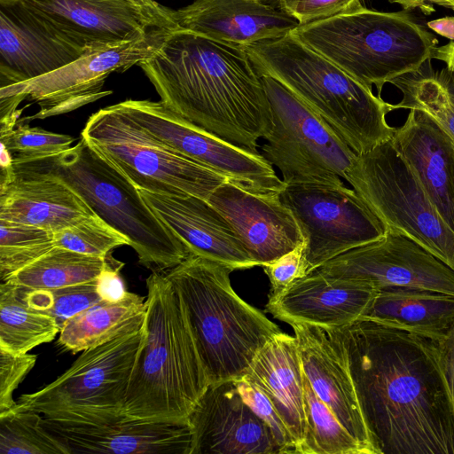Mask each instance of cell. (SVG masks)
<instances>
[{"mask_svg": "<svg viewBox=\"0 0 454 454\" xmlns=\"http://www.w3.org/2000/svg\"><path fill=\"white\" fill-rule=\"evenodd\" d=\"M333 329L379 454H454L435 340L364 317Z\"/></svg>", "mask_w": 454, "mask_h": 454, "instance_id": "obj_1", "label": "cell"}, {"mask_svg": "<svg viewBox=\"0 0 454 454\" xmlns=\"http://www.w3.org/2000/svg\"><path fill=\"white\" fill-rule=\"evenodd\" d=\"M138 66L168 108L231 143L257 151L270 130L262 77L243 47L178 27Z\"/></svg>", "mask_w": 454, "mask_h": 454, "instance_id": "obj_2", "label": "cell"}, {"mask_svg": "<svg viewBox=\"0 0 454 454\" xmlns=\"http://www.w3.org/2000/svg\"><path fill=\"white\" fill-rule=\"evenodd\" d=\"M145 338L132 371L124 416L184 420L209 385L182 300L164 271L146 278Z\"/></svg>", "mask_w": 454, "mask_h": 454, "instance_id": "obj_3", "label": "cell"}, {"mask_svg": "<svg viewBox=\"0 0 454 454\" xmlns=\"http://www.w3.org/2000/svg\"><path fill=\"white\" fill-rule=\"evenodd\" d=\"M260 75L281 82L317 112L357 155L391 139L393 104L375 96L291 33L244 47Z\"/></svg>", "mask_w": 454, "mask_h": 454, "instance_id": "obj_4", "label": "cell"}, {"mask_svg": "<svg viewBox=\"0 0 454 454\" xmlns=\"http://www.w3.org/2000/svg\"><path fill=\"white\" fill-rule=\"evenodd\" d=\"M223 263L189 254L165 274L184 304L209 384L247 373L280 329L233 290Z\"/></svg>", "mask_w": 454, "mask_h": 454, "instance_id": "obj_5", "label": "cell"}, {"mask_svg": "<svg viewBox=\"0 0 454 454\" xmlns=\"http://www.w3.org/2000/svg\"><path fill=\"white\" fill-rule=\"evenodd\" d=\"M291 34L378 95L387 82L433 59L437 39L405 11L363 5L299 25Z\"/></svg>", "mask_w": 454, "mask_h": 454, "instance_id": "obj_6", "label": "cell"}, {"mask_svg": "<svg viewBox=\"0 0 454 454\" xmlns=\"http://www.w3.org/2000/svg\"><path fill=\"white\" fill-rule=\"evenodd\" d=\"M14 168L57 178L104 222L122 234L143 266L165 271L190 254L142 198L138 189L82 137L68 150L14 164Z\"/></svg>", "mask_w": 454, "mask_h": 454, "instance_id": "obj_7", "label": "cell"}, {"mask_svg": "<svg viewBox=\"0 0 454 454\" xmlns=\"http://www.w3.org/2000/svg\"><path fill=\"white\" fill-rule=\"evenodd\" d=\"M144 338L142 325L83 350L63 374L37 391L20 395L13 408L91 426L127 419L126 395Z\"/></svg>", "mask_w": 454, "mask_h": 454, "instance_id": "obj_8", "label": "cell"}, {"mask_svg": "<svg viewBox=\"0 0 454 454\" xmlns=\"http://www.w3.org/2000/svg\"><path fill=\"white\" fill-rule=\"evenodd\" d=\"M345 180L385 225L454 270V231L392 139L357 154Z\"/></svg>", "mask_w": 454, "mask_h": 454, "instance_id": "obj_9", "label": "cell"}, {"mask_svg": "<svg viewBox=\"0 0 454 454\" xmlns=\"http://www.w3.org/2000/svg\"><path fill=\"white\" fill-rule=\"evenodd\" d=\"M81 137L137 189L207 200L230 180L157 140L117 104L91 114Z\"/></svg>", "mask_w": 454, "mask_h": 454, "instance_id": "obj_10", "label": "cell"}, {"mask_svg": "<svg viewBox=\"0 0 454 454\" xmlns=\"http://www.w3.org/2000/svg\"><path fill=\"white\" fill-rule=\"evenodd\" d=\"M269 100L271 127L261 153L285 184L341 185L356 154L312 108L281 82L261 75Z\"/></svg>", "mask_w": 454, "mask_h": 454, "instance_id": "obj_11", "label": "cell"}, {"mask_svg": "<svg viewBox=\"0 0 454 454\" xmlns=\"http://www.w3.org/2000/svg\"><path fill=\"white\" fill-rule=\"evenodd\" d=\"M173 30L155 31L132 41L86 47L77 59L59 69L1 87L0 98L18 96L39 106L38 113L21 121L69 113L111 94V90H102L106 78L114 72L126 71L153 57Z\"/></svg>", "mask_w": 454, "mask_h": 454, "instance_id": "obj_12", "label": "cell"}, {"mask_svg": "<svg viewBox=\"0 0 454 454\" xmlns=\"http://www.w3.org/2000/svg\"><path fill=\"white\" fill-rule=\"evenodd\" d=\"M279 197L293 212L304 237L309 274L387 231L356 192L344 184H286Z\"/></svg>", "mask_w": 454, "mask_h": 454, "instance_id": "obj_13", "label": "cell"}, {"mask_svg": "<svg viewBox=\"0 0 454 454\" xmlns=\"http://www.w3.org/2000/svg\"><path fill=\"white\" fill-rule=\"evenodd\" d=\"M117 106L170 149L233 182L260 192H280L286 185L261 153L207 131L160 100L127 99Z\"/></svg>", "mask_w": 454, "mask_h": 454, "instance_id": "obj_14", "label": "cell"}, {"mask_svg": "<svg viewBox=\"0 0 454 454\" xmlns=\"http://www.w3.org/2000/svg\"><path fill=\"white\" fill-rule=\"evenodd\" d=\"M25 9L83 48L139 39L178 28L173 10L155 0H18Z\"/></svg>", "mask_w": 454, "mask_h": 454, "instance_id": "obj_15", "label": "cell"}, {"mask_svg": "<svg viewBox=\"0 0 454 454\" xmlns=\"http://www.w3.org/2000/svg\"><path fill=\"white\" fill-rule=\"evenodd\" d=\"M314 271L366 282L379 290L396 286L454 295V270L413 240L391 231L339 254Z\"/></svg>", "mask_w": 454, "mask_h": 454, "instance_id": "obj_16", "label": "cell"}, {"mask_svg": "<svg viewBox=\"0 0 454 454\" xmlns=\"http://www.w3.org/2000/svg\"><path fill=\"white\" fill-rule=\"evenodd\" d=\"M279 193L226 180L207 199L231 225L257 266L277 260L305 240Z\"/></svg>", "mask_w": 454, "mask_h": 454, "instance_id": "obj_17", "label": "cell"}, {"mask_svg": "<svg viewBox=\"0 0 454 454\" xmlns=\"http://www.w3.org/2000/svg\"><path fill=\"white\" fill-rule=\"evenodd\" d=\"M192 454H284L270 427L242 399L234 380L209 384L188 417Z\"/></svg>", "mask_w": 454, "mask_h": 454, "instance_id": "obj_18", "label": "cell"}, {"mask_svg": "<svg viewBox=\"0 0 454 454\" xmlns=\"http://www.w3.org/2000/svg\"><path fill=\"white\" fill-rule=\"evenodd\" d=\"M302 370L313 390L366 454H379L365 424L343 346L333 328L290 325Z\"/></svg>", "mask_w": 454, "mask_h": 454, "instance_id": "obj_19", "label": "cell"}, {"mask_svg": "<svg viewBox=\"0 0 454 454\" xmlns=\"http://www.w3.org/2000/svg\"><path fill=\"white\" fill-rule=\"evenodd\" d=\"M44 427L69 454H192L189 419H124L103 426L62 422L43 416Z\"/></svg>", "mask_w": 454, "mask_h": 454, "instance_id": "obj_20", "label": "cell"}, {"mask_svg": "<svg viewBox=\"0 0 454 454\" xmlns=\"http://www.w3.org/2000/svg\"><path fill=\"white\" fill-rule=\"evenodd\" d=\"M138 191L156 216L185 246L189 254L223 263L233 270L257 266L229 222L207 200L193 195Z\"/></svg>", "mask_w": 454, "mask_h": 454, "instance_id": "obj_21", "label": "cell"}, {"mask_svg": "<svg viewBox=\"0 0 454 454\" xmlns=\"http://www.w3.org/2000/svg\"><path fill=\"white\" fill-rule=\"evenodd\" d=\"M84 50L50 28L19 2L0 4L1 87L59 69L77 59Z\"/></svg>", "mask_w": 454, "mask_h": 454, "instance_id": "obj_22", "label": "cell"}, {"mask_svg": "<svg viewBox=\"0 0 454 454\" xmlns=\"http://www.w3.org/2000/svg\"><path fill=\"white\" fill-rule=\"evenodd\" d=\"M378 291L366 282L313 271L279 294L268 298L266 310L289 325L305 323L338 328L362 317Z\"/></svg>", "mask_w": 454, "mask_h": 454, "instance_id": "obj_23", "label": "cell"}, {"mask_svg": "<svg viewBox=\"0 0 454 454\" xmlns=\"http://www.w3.org/2000/svg\"><path fill=\"white\" fill-rule=\"evenodd\" d=\"M172 16L181 29L240 47L283 37L300 25L261 0H195Z\"/></svg>", "mask_w": 454, "mask_h": 454, "instance_id": "obj_24", "label": "cell"}, {"mask_svg": "<svg viewBox=\"0 0 454 454\" xmlns=\"http://www.w3.org/2000/svg\"><path fill=\"white\" fill-rule=\"evenodd\" d=\"M391 139L454 231V146L448 135L427 114L410 110Z\"/></svg>", "mask_w": 454, "mask_h": 454, "instance_id": "obj_25", "label": "cell"}, {"mask_svg": "<svg viewBox=\"0 0 454 454\" xmlns=\"http://www.w3.org/2000/svg\"><path fill=\"white\" fill-rule=\"evenodd\" d=\"M94 215L69 187L50 176L15 169L0 187V220L56 232Z\"/></svg>", "mask_w": 454, "mask_h": 454, "instance_id": "obj_26", "label": "cell"}, {"mask_svg": "<svg viewBox=\"0 0 454 454\" xmlns=\"http://www.w3.org/2000/svg\"><path fill=\"white\" fill-rule=\"evenodd\" d=\"M247 375L268 395L284 421L294 444V454L306 432L303 370L297 339L275 334L259 351Z\"/></svg>", "mask_w": 454, "mask_h": 454, "instance_id": "obj_27", "label": "cell"}, {"mask_svg": "<svg viewBox=\"0 0 454 454\" xmlns=\"http://www.w3.org/2000/svg\"><path fill=\"white\" fill-rule=\"evenodd\" d=\"M362 317L437 340L454 327V295L415 288H382Z\"/></svg>", "mask_w": 454, "mask_h": 454, "instance_id": "obj_28", "label": "cell"}, {"mask_svg": "<svg viewBox=\"0 0 454 454\" xmlns=\"http://www.w3.org/2000/svg\"><path fill=\"white\" fill-rule=\"evenodd\" d=\"M145 309L144 297L131 292L116 302L102 301L69 318L60 329L58 344L73 354L101 345L140 328Z\"/></svg>", "mask_w": 454, "mask_h": 454, "instance_id": "obj_29", "label": "cell"}, {"mask_svg": "<svg viewBox=\"0 0 454 454\" xmlns=\"http://www.w3.org/2000/svg\"><path fill=\"white\" fill-rule=\"evenodd\" d=\"M389 83L402 94L393 109L419 110L430 116L448 135L454 146V73L447 67L434 69L430 59L417 71Z\"/></svg>", "mask_w": 454, "mask_h": 454, "instance_id": "obj_30", "label": "cell"}, {"mask_svg": "<svg viewBox=\"0 0 454 454\" xmlns=\"http://www.w3.org/2000/svg\"><path fill=\"white\" fill-rule=\"evenodd\" d=\"M60 329L51 315L29 307L15 285H0V348L26 354L52 341Z\"/></svg>", "mask_w": 454, "mask_h": 454, "instance_id": "obj_31", "label": "cell"}, {"mask_svg": "<svg viewBox=\"0 0 454 454\" xmlns=\"http://www.w3.org/2000/svg\"><path fill=\"white\" fill-rule=\"evenodd\" d=\"M107 257L87 255L54 246L6 281L27 289H54L93 282L106 267Z\"/></svg>", "mask_w": 454, "mask_h": 454, "instance_id": "obj_32", "label": "cell"}, {"mask_svg": "<svg viewBox=\"0 0 454 454\" xmlns=\"http://www.w3.org/2000/svg\"><path fill=\"white\" fill-rule=\"evenodd\" d=\"M306 432L299 454H366L303 375Z\"/></svg>", "mask_w": 454, "mask_h": 454, "instance_id": "obj_33", "label": "cell"}, {"mask_svg": "<svg viewBox=\"0 0 454 454\" xmlns=\"http://www.w3.org/2000/svg\"><path fill=\"white\" fill-rule=\"evenodd\" d=\"M0 454H69L40 413L12 408L0 413Z\"/></svg>", "mask_w": 454, "mask_h": 454, "instance_id": "obj_34", "label": "cell"}, {"mask_svg": "<svg viewBox=\"0 0 454 454\" xmlns=\"http://www.w3.org/2000/svg\"><path fill=\"white\" fill-rule=\"evenodd\" d=\"M55 246L54 232L0 220V278L6 281Z\"/></svg>", "mask_w": 454, "mask_h": 454, "instance_id": "obj_35", "label": "cell"}, {"mask_svg": "<svg viewBox=\"0 0 454 454\" xmlns=\"http://www.w3.org/2000/svg\"><path fill=\"white\" fill-rule=\"evenodd\" d=\"M17 288L29 307L53 317L59 329L72 317L102 301L96 281L54 289Z\"/></svg>", "mask_w": 454, "mask_h": 454, "instance_id": "obj_36", "label": "cell"}, {"mask_svg": "<svg viewBox=\"0 0 454 454\" xmlns=\"http://www.w3.org/2000/svg\"><path fill=\"white\" fill-rule=\"evenodd\" d=\"M55 246L87 255L106 258L129 240L97 215L54 232Z\"/></svg>", "mask_w": 454, "mask_h": 454, "instance_id": "obj_37", "label": "cell"}, {"mask_svg": "<svg viewBox=\"0 0 454 454\" xmlns=\"http://www.w3.org/2000/svg\"><path fill=\"white\" fill-rule=\"evenodd\" d=\"M1 145L11 153L13 164L32 161L56 155L73 146L74 138L69 135L55 133L28 124H20L2 133Z\"/></svg>", "mask_w": 454, "mask_h": 454, "instance_id": "obj_38", "label": "cell"}, {"mask_svg": "<svg viewBox=\"0 0 454 454\" xmlns=\"http://www.w3.org/2000/svg\"><path fill=\"white\" fill-rule=\"evenodd\" d=\"M234 381L244 402L270 427L284 452L294 454L293 439L268 395L247 374Z\"/></svg>", "mask_w": 454, "mask_h": 454, "instance_id": "obj_39", "label": "cell"}, {"mask_svg": "<svg viewBox=\"0 0 454 454\" xmlns=\"http://www.w3.org/2000/svg\"><path fill=\"white\" fill-rule=\"evenodd\" d=\"M305 253L304 240L290 252L262 266L270 283L268 298L279 294L294 282L309 275Z\"/></svg>", "mask_w": 454, "mask_h": 454, "instance_id": "obj_40", "label": "cell"}, {"mask_svg": "<svg viewBox=\"0 0 454 454\" xmlns=\"http://www.w3.org/2000/svg\"><path fill=\"white\" fill-rule=\"evenodd\" d=\"M36 359V355L13 354L0 348V413L15 406L13 393L33 369Z\"/></svg>", "mask_w": 454, "mask_h": 454, "instance_id": "obj_41", "label": "cell"}, {"mask_svg": "<svg viewBox=\"0 0 454 454\" xmlns=\"http://www.w3.org/2000/svg\"><path fill=\"white\" fill-rule=\"evenodd\" d=\"M359 0H279V7L300 25L326 19L360 7Z\"/></svg>", "mask_w": 454, "mask_h": 454, "instance_id": "obj_42", "label": "cell"}, {"mask_svg": "<svg viewBox=\"0 0 454 454\" xmlns=\"http://www.w3.org/2000/svg\"><path fill=\"white\" fill-rule=\"evenodd\" d=\"M121 265L110 255L107 257L106 265L96 280L97 292L102 301L116 302L127 294L128 291L119 273Z\"/></svg>", "mask_w": 454, "mask_h": 454, "instance_id": "obj_43", "label": "cell"}, {"mask_svg": "<svg viewBox=\"0 0 454 454\" xmlns=\"http://www.w3.org/2000/svg\"><path fill=\"white\" fill-rule=\"evenodd\" d=\"M435 343L440 368L454 408V327L447 336L435 340Z\"/></svg>", "mask_w": 454, "mask_h": 454, "instance_id": "obj_44", "label": "cell"}, {"mask_svg": "<svg viewBox=\"0 0 454 454\" xmlns=\"http://www.w3.org/2000/svg\"><path fill=\"white\" fill-rule=\"evenodd\" d=\"M427 27L441 36L454 42V17L446 16L430 20Z\"/></svg>", "mask_w": 454, "mask_h": 454, "instance_id": "obj_45", "label": "cell"}, {"mask_svg": "<svg viewBox=\"0 0 454 454\" xmlns=\"http://www.w3.org/2000/svg\"><path fill=\"white\" fill-rule=\"evenodd\" d=\"M433 59L444 62L446 67L454 73V42L450 41L442 46H436Z\"/></svg>", "mask_w": 454, "mask_h": 454, "instance_id": "obj_46", "label": "cell"}, {"mask_svg": "<svg viewBox=\"0 0 454 454\" xmlns=\"http://www.w3.org/2000/svg\"><path fill=\"white\" fill-rule=\"evenodd\" d=\"M390 3L400 4L403 9L419 8L424 13L429 15L434 9L432 5L427 4L424 0H388Z\"/></svg>", "mask_w": 454, "mask_h": 454, "instance_id": "obj_47", "label": "cell"}, {"mask_svg": "<svg viewBox=\"0 0 454 454\" xmlns=\"http://www.w3.org/2000/svg\"><path fill=\"white\" fill-rule=\"evenodd\" d=\"M424 2L428 5H431V4H436L452 10L454 7L453 0H424Z\"/></svg>", "mask_w": 454, "mask_h": 454, "instance_id": "obj_48", "label": "cell"}, {"mask_svg": "<svg viewBox=\"0 0 454 454\" xmlns=\"http://www.w3.org/2000/svg\"><path fill=\"white\" fill-rule=\"evenodd\" d=\"M17 1L18 0H0V4H9Z\"/></svg>", "mask_w": 454, "mask_h": 454, "instance_id": "obj_49", "label": "cell"}, {"mask_svg": "<svg viewBox=\"0 0 454 454\" xmlns=\"http://www.w3.org/2000/svg\"><path fill=\"white\" fill-rule=\"evenodd\" d=\"M453 4H454V0H453ZM453 11H454V7H453Z\"/></svg>", "mask_w": 454, "mask_h": 454, "instance_id": "obj_50", "label": "cell"}]
</instances>
